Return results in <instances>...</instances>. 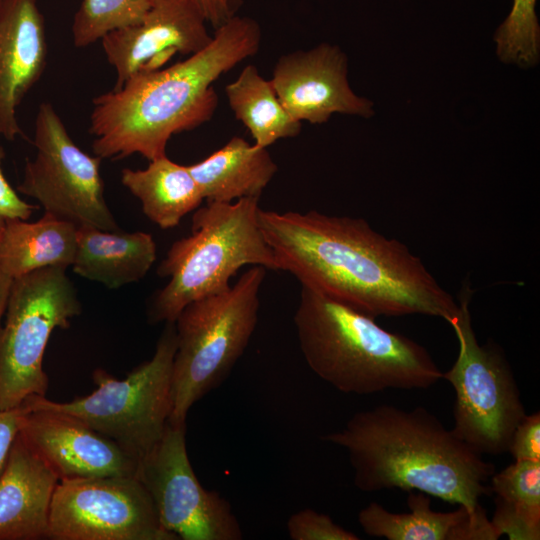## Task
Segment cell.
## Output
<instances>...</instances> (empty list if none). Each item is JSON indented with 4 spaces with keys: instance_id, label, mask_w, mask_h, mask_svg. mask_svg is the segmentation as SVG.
I'll return each mask as SVG.
<instances>
[{
    "instance_id": "6da1fadb",
    "label": "cell",
    "mask_w": 540,
    "mask_h": 540,
    "mask_svg": "<svg viewBox=\"0 0 540 540\" xmlns=\"http://www.w3.org/2000/svg\"><path fill=\"white\" fill-rule=\"evenodd\" d=\"M258 222L279 271L366 315L448 323L459 310L419 257L362 218L260 208Z\"/></svg>"
},
{
    "instance_id": "7a4b0ae2",
    "label": "cell",
    "mask_w": 540,
    "mask_h": 540,
    "mask_svg": "<svg viewBox=\"0 0 540 540\" xmlns=\"http://www.w3.org/2000/svg\"><path fill=\"white\" fill-rule=\"evenodd\" d=\"M259 23L233 16L215 29L212 41L187 59L138 73L92 101L89 133L101 159L140 154L149 161L166 155L170 138L191 131L214 115L212 84L259 50Z\"/></svg>"
},
{
    "instance_id": "3957f363",
    "label": "cell",
    "mask_w": 540,
    "mask_h": 540,
    "mask_svg": "<svg viewBox=\"0 0 540 540\" xmlns=\"http://www.w3.org/2000/svg\"><path fill=\"white\" fill-rule=\"evenodd\" d=\"M322 440L347 452L354 485L363 492L419 491L470 511L492 495L493 463L424 407L383 404L359 411Z\"/></svg>"
},
{
    "instance_id": "277c9868",
    "label": "cell",
    "mask_w": 540,
    "mask_h": 540,
    "mask_svg": "<svg viewBox=\"0 0 540 540\" xmlns=\"http://www.w3.org/2000/svg\"><path fill=\"white\" fill-rule=\"evenodd\" d=\"M294 324L308 367L342 393L427 389L443 377L418 342L305 286H301Z\"/></svg>"
},
{
    "instance_id": "5b68a950",
    "label": "cell",
    "mask_w": 540,
    "mask_h": 540,
    "mask_svg": "<svg viewBox=\"0 0 540 540\" xmlns=\"http://www.w3.org/2000/svg\"><path fill=\"white\" fill-rule=\"evenodd\" d=\"M259 197L207 202L192 217L191 235L175 241L157 273L169 277L148 307L150 323L174 322L197 299L222 293L245 265L279 271L258 222Z\"/></svg>"
},
{
    "instance_id": "8992f818",
    "label": "cell",
    "mask_w": 540,
    "mask_h": 540,
    "mask_svg": "<svg viewBox=\"0 0 540 540\" xmlns=\"http://www.w3.org/2000/svg\"><path fill=\"white\" fill-rule=\"evenodd\" d=\"M266 270L253 266L226 291L192 301L177 316L171 423L185 424L192 406L218 387L243 355L258 322Z\"/></svg>"
},
{
    "instance_id": "52a82bcc",
    "label": "cell",
    "mask_w": 540,
    "mask_h": 540,
    "mask_svg": "<svg viewBox=\"0 0 540 540\" xmlns=\"http://www.w3.org/2000/svg\"><path fill=\"white\" fill-rule=\"evenodd\" d=\"M177 347L174 322H166L152 358L123 380L102 368L92 373L97 388L68 402L30 396L21 405L73 416L121 446L138 463L156 446L172 412V368Z\"/></svg>"
},
{
    "instance_id": "ba28073f",
    "label": "cell",
    "mask_w": 540,
    "mask_h": 540,
    "mask_svg": "<svg viewBox=\"0 0 540 540\" xmlns=\"http://www.w3.org/2000/svg\"><path fill=\"white\" fill-rule=\"evenodd\" d=\"M468 285L459 296V310L448 322L458 340V355L443 373L454 389L452 432L479 454L508 451L516 426L526 416L520 390L503 351L477 341Z\"/></svg>"
},
{
    "instance_id": "9c48e42d",
    "label": "cell",
    "mask_w": 540,
    "mask_h": 540,
    "mask_svg": "<svg viewBox=\"0 0 540 540\" xmlns=\"http://www.w3.org/2000/svg\"><path fill=\"white\" fill-rule=\"evenodd\" d=\"M66 269L45 267L13 279L0 327V409L17 408L30 396H46L43 358L49 338L56 328H69L82 312Z\"/></svg>"
},
{
    "instance_id": "30bf717a",
    "label": "cell",
    "mask_w": 540,
    "mask_h": 540,
    "mask_svg": "<svg viewBox=\"0 0 540 540\" xmlns=\"http://www.w3.org/2000/svg\"><path fill=\"white\" fill-rule=\"evenodd\" d=\"M33 144L35 158L26 160L17 191L35 199L45 214L77 227L118 230L104 197L102 159L87 154L74 143L48 102L38 108Z\"/></svg>"
},
{
    "instance_id": "8fae6325",
    "label": "cell",
    "mask_w": 540,
    "mask_h": 540,
    "mask_svg": "<svg viewBox=\"0 0 540 540\" xmlns=\"http://www.w3.org/2000/svg\"><path fill=\"white\" fill-rule=\"evenodd\" d=\"M186 423L167 424L138 463L136 477L150 494L163 529L182 540H241L231 504L196 477L186 448Z\"/></svg>"
},
{
    "instance_id": "7c38bea8",
    "label": "cell",
    "mask_w": 540,
    "mask_h": 540,
    "mask_svg": "<svg viewBox=\"0 0 540 540\" xmlns=\"http://www.w3.org/2000/svg\"><path fill=\"white\" fill-rule=\"evenodd\" d=\"M52 540H178L162 528L136 476L61 480L50 508Z\"/></svg>"
},
{
    "instance_id": "4fadbf2b",
    "label": "cell",
    "mask_w": 540,
    "mask_h": 540,
    "mask_svg": "<svg viewBox=\"0 0 540 540\" xmlns=\"http://www.w3.org/2000/svg\"><path fill=\"white\" fill-rule=\"evenodd\" d=\"M196 0H153L143 20L113 31L101 43L117 80L114 89L138 73L163 68L176 54H195L212 41Z\"/></svg>"
},
{
    "instance_id": "5bb4252c",
    "label": "cell",
    "mask_w": 540,
    "mask_h": 540,
    "mask_svg": "<svg viewBox=\"0 0 540 540\" xmlns=\"http://www.w3.org/2000/svg\"><path fill=\"white\" fill-rule=\"evenodd\" d=\"M277 97L299 122L323 124L334 113L370 117L372 102L358 96L347 79V58L323 43L282 55L270 80Z\"/></svg>"
},
{
    "instance_id": "9a60e30c",
    "label": "cell",
    "mask_w": 540,
    "mask_h": 540,
    "mask_svg": "<svg viewBox=\"0 0 540 540\" xmlns=\"http://www.w3.org/2000/svg\"><path fill=\"white\" fill-rule=\"evenodd\" d=\"M19 433L52 467L60 481L136 476L135 458L109 437L68 414L26 408Z\"/></svg>"
},
{
    "instance_id": "2e32d148",
    "label": "cell",
    "mask_w": 540,
    "mask_h": 540,
    "mask_svg": "<svg viewBox=\"0 0 540 540\" xmlns=\"http://www.w3.org/2000/svg\"><path fill=\"white\" fill-rule=\"evenodd\" d=\"M45 19L38 0H0V136L23 132L16 109L47 65Z\"/></svg>"
},
{
    "instance_id": "e0dca14e",
    "label": "cell",
    "mask_w": 540,
    "mask_h": 540,
    "mask_svg": "<svg viewBox=\"0 0 540 540\" xmlns=\"http://www.w3.org/2000/svg\"><path fill=\"white\" fill-rule=\"evenodd\" d=\"M59 477L18 433L0 475V540L48 539Z\"/></svg>"
},
{
    "instance_id": "ac0fdd59",
    "label": "cell",
    "mask_w": 540,
    "mask_h": 540,
    "mask_svg": "<svg viewBox=\"0 0 540 540\" xmlns=\"http://www.w3.org/2000/svg\"><path fill=\"white\" fill-rule=\"evenodd\" d=\"M429 495L408 491V513H395L371 502L358 513V523L369 536L387 540H497L483 507L470 511L458 505L451 512L434 511Z\"/></svg>"
},
{
    "instance_id": "d6986e66",
    "label": "cell",
    "mask_w": 540,
    "mask_h": 540,
    "mask_svg": "<svg viewBox=\"0 0 540 540\" xmlns=\"http://www.w3.org/2000/svg\"><path fill=\"white\" fill-rule=\"evenodd\" d=\"M157 247L151 234L136 231L77 227L73 272L109 289L138 282L156 260Z\"/></svg>"
},
{
    "instance_id": "ffe728a7",
    "label": "cell",
    "mask_w": 540,
    "mask_h": 540,
    "mask_svg": "<svg viewBox=\"0 0 540 540\" xmlns=\"http://www.w3.org/2000/svg\"><path fill=\"white\" fill-rule=\"evenodd\" d=\"M188 168L204 200L221 203L260 198L278 170L267 148L238 136Z\"/></svg>"
},
{
    "instance_id": "44dd1931",
    "label": "cell",
    "mask_w": 540,
    "mask_h": 540,
    "mask_svg": "<svg viewBox=\"0 0 540 540\" xmlns=\"http://www.w3.org/2000/svg\"><path fill=\"white\" fill-rule=\"evenodd\" d=\"M77 226L45 214L35 222L5 218L0 238V268L15 279L34 270L71 266Z\"/></svg>"
},
{
    "instance_id": "7402d4cb",
    "label": "cell",
    "mask_w": 540,
    "mask_h": 540,
    "mask_svg": "<svg viewBox=\"0 0 540 540\" xmlns=\"http://www.w3.org/2000/svg\"><path fill=\"white\" fill-rule=\"evenodd\" d=\"M121 182L141 202L145 216L162 229L177 226L204 200L188 165L166 155L149 161L145 169H123Z\"/></svg>"
},
{
    "instance_id": "603a6c76",
    "label": "cell",
    "mask_w": 540,
    "mask_h": 540,
    "mask_svg": "<svg viewBox=\"0 0 540 540\" xmlns=\"http://www.w3.org/2000/svg\"><path fill=\"white\" fill-rule=\"evenodd\" d=\"M495 510L490 520L499 538L540 539V460H518L490 478Z\"/></svg>"
},
{
    "instance_id": "cb8c5ba5",
    "label": "cell",
    "mask_w": 540,
    "mask_h": 540,
    "mask_svg": "<svg viewBox=\"0 0 540 540\" xmlns=\"http://www.w3.org/2000/svg\"><path fill=\"white\" fill-rule=\"evenodd\" d=\"M225 94L235 117L250 132L254 144L268 148L283 138L297 136L302 123L284 108L270 80L256 66H245L238 77L227 84Z\"/></svg>"
},
{
    "instance_id": "d4e9b609",
    "label": "cell",
    "mask_w": 540,
    "mask_h": 540,
    "mask_svg": "<svg viewBox=\"0 0 540 540\" xmlns=\"http://www.w3.org/2000/svg\"><path fill=\"white\" fill-rule=\"evenodd\" d=\"M153 0H82L72 23L73 44L87 47L107 34L140 23Z\"/></svg>"
},
{
    "instance_id": "484cf974",
    "label": "cell",
    "mask_w": 540,
    "mask_h": 540,
    "mask_svg": "<svg viewBox=\"0 0 540 540\" xmlns=\"http://www.w3.org/2000/svg\"><path fill=\"white\" fill-rule=\"evenodd\" d=\"M535 7L536 0H513L510 13L494 37L501 61L524 68L537 63L540 28Z\"/></svg>"
},
{
    "instance_id": "4316f807",
    "label": "cell",
    "mask_w": 540,
    "mask_h": 540,
    "mask_svg": "<svg viewBox=\"0 0 540 540\" xmlns=\"http://www.w3.org/2000/svg\"><path fill=\"white\" fill-rule=\"evenodd\" d=\"M292 540H359L360 537L335 523L324 513L307 508L293 513L287 521Z\"/></svg>"
},
{
    "instance_id": "83f0119b",
    "label": "cell",
    "mask_w": 540,
    "mask_h": 540,
    "mask_svg": "<svg viewBox=\"0 0 540 540\" xmlns=\"http://www.w3.org/2000/svg\"><path fill=\"white\" fill-rule=\"evenodd\" d=\"M518 460H540V413L527 415L516 426L508 451Z\"/></svg>"
},
{
    "instance_id": "f1b7e54d",
    "label": "cell",
    "mask_w": 540,
    "mask_h": 540,
    "mask_svg": "<svg viewBox=\"0 0 540 540\" xmlns=\"http://www.w3.org/2000/svg\"><path fill=\"white\" fill-rule=\"evenodd\" d=\"M26 408L0 409V475L7 463L14 441L20 431L21 420Z\"/></svg>"
},
{
    "instance_id": "f546056e",
    "label": "cell",
    "mask_w": 540,
    "mask_h": 540,
    "mask_svg": "<svg viewBox=\"0 0 540 540\" xmlns=\"http://www.w3.org/2000/svg\"><path fill=\"white\" fill-rule=\"evenodd\" d=\"M37 208L20 198L8 183L0 167V216L28 220L33 210Z\"/></svg>"
},
{
    "instance_id": "4dcf8cb0",
    "label": "cell",
    "mask_w": 540,
    "mask_h": 540,
    "mask_svg": "<svg viewBox=\"0 0 540 540\" xmlns=\"http://www.w3.org/2000/svg\"><path fill=\"white\" fill-rule=\"evenodd\" d=\"M204 16L212 27L217 29L236 15L242 0H196Z\"/></svg>"
},
{
    "instance_id": "1f68e13d",
    "label": "cell",
    "mask_w": 540,
    "mask_h": 540,
    "mask_svg": "<svg viewBox=\"0 0 540 540\" xmlns=\"http://www.w3.org/2000/svg\"><path fill=\"white\" fill-rule=\"evenodd\" d=\"M13 278L0 268V323L5 314Z\"/></svg>"
},
{
    "instance_id": "d6a6232c",
    "label": "cell",
    "mask_w": 540,
    "mask_h": 540,
    "mask_svg": "<svg viewBox=\"0 0 540 540\" xmlns=\"http://www.w3.org/2000/svg\"><path fill=\"white\" fill-rule=\"evenodd\" d=\"M4 222H5V218L0 216V238H1V235H2V232H3Z\"/></svg>"
},
{
    "instance_id": "836d02e7",
    "label": "cell",
    "mask_w": 540,
    "mask_h": 540,
    "mask_svg": "<svg viewBox=\"0 0 540 540\" xmlns=\"http://www.w3.org/2000/svg\"><path fill=\"white\" fill-rule=\"evenodd\" d=\"M3 157H4V152H3V149L0 146V162H1Z\"/></svg>"
}]
</instances>
